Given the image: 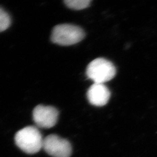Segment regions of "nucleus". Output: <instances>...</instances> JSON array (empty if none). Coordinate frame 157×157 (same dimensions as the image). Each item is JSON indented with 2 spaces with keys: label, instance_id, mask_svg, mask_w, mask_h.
Wrapping results in <instances>:
<instances>
[{
  "label": "nucleus",
  "instance_id": "f257e3e1",
  "mask_svg": "<svg viewBox=\"0 0 157 157\" xmlns=\"http://www.w3.org/2000/svg\"><path fill=\"white\" fill-rule=\"evenodd\" d=\"M15 141L17 146L22 151L33 154L43 148L44 139L39 129L35 126H29L17 132Z\"/></svg>",
  "mask_w": 157,
  "mask_h": 157
},
{
  "label": "nucleus",
  "instance_id": "f03ea898",
  "mask_svg": "<svg viewBox=\"0 0 157 157\" xmlns=\"http://www.w3.org/2000/svg\"><path fill=\"white\" fill-rule=\"evenodd\" d=\"M84 30L80 27L70 24L56 26L52 31L51 40L58 45L68 46L78 43L84 39Z\"/></svg>",
  "mask_w": 157,
  "mask_h": 157
},
{
  "label": "nucleus",
  "instance_id": "7ed1b4c3",
  "mask_svg": "<svg viewBox=\"0 0 157 157\" xmlns=\"http://www.w3.org/2000/svg\"><path fill=\"white\" fill-rule=\"evenodd\" d=\"M116 73V67L112 62L102 58H98L92 61L86 69L87 77L94 83L104 84L112 80Z\"/></svg>",
  "mask_w": 157,
  "mask_h": 157
},
{
  "label": "nucleus",
  "instance_id": "20e7f679",
  "mask_svg": "<svg viewBox=\"0 0 157 157\" xmlns=\"http://www.w3.org/2000/svg\"><path fill=\"white\" fill-rule=\"evenodd\" d=\"M43 148L53 157H69L72 154V146L69 141L56 135H50L43 141Z\"/></svg>",
  "mask_w": 157,
  "mask_h": 157
},
{
  "label": "nucleus",
  "instance_id": "39448f33",
  "mask_svg": "<svg viewBox=\"0 0 157 157\" xmlns=\"http://www.w3.org/2000/svg\"><path fill=\"white\" fill-rule=\"evenodd\" d=\"M59 112L55 107L39 105L34 108L33 119L36 125L41 128L48 129L56 124Z\"/></svg>",
  "mask_w": 157,
  "mask_h": 157
},
{
  "label": "nucleus",
  "instance_id": "423d86ee",
  "mask_svg": "<svg viewBox=\"0 0 157 157\" xmlns=\"http://www.w3.org/2000/svg\"><path fill=\"white\" fill-rule=\"evenodd\" d=\"M110 96V91L104 84L94 83L87 92V97L89 102L96 107H102L106 105Z\"/></svg>",
  "mask_w": 157,
  "mask_h": 157
},
{
  "label": "nucleus",
  "instance_id": "0eeeda50",
  "mask_svg": "<svg viewBox=\"0 0 157 157\" xmlns=\"http://www.w3.org/2000/svg\"><path fill=\"white\" fill-rule=\"evenodd\" d=\"M64 3L68 8L75 10H81L89 7L91 3L90 0H65Z\"/></svg>",
  "mask_w": 157,
  "mask_h": 157
},
{
  "label": "nucleus",
  "instance_id": "6e6552de",
  "mask_svg": "<svg viewBox=\"0 0 157 157\" xmlns=\"http://www.w3.org/2000/svg\"><path fill=\"white\" fill-rule=\"evenodd\" d=\"M11 17L8 13L0 8V32L8 28L11 25Z\"/></svg>",
  "mask_w": 157,
  "mask_h": 157
}]
</instances>
